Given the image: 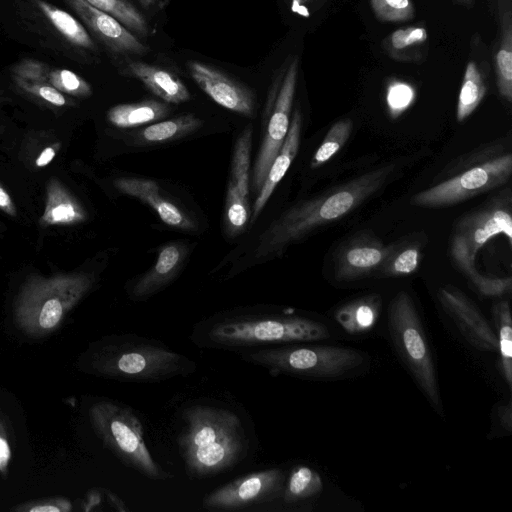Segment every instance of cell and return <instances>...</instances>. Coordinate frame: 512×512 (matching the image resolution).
<instances>
[{"mask_svg": "<svg viewBox=\"0 0 512 512\" xmlns=\"http://www.w3.org/2000/svg\"><path fill=\"white\" fill-rule=\"evenodd\" d=\"M504 235L512 242V216L504 204H492L463 216L456 222L450 254L457 267L471 280L478 271L475 257L492 238Z\"/></svg>", "mask_w": 512, "mask_h": 512, "instance_id": "cell-11", "label": "cell"}, {"mask_svg": "<svg viewBox=\"0 0 512 512\" xmlns=\"http://www.w3.org/2000/svg\"><path fill=\"white\" fill-rule=\"evenodd\" d=\"M427 39V31L423 27L401 28L389 35L386 46L393 54L424 43Z\"/></svg>", "mask_w": 512, "mask_h": 512, "instance_id": "cell-38", "label": "cell"}, {"mask_svg": "<svg viewBox=\"0 0 512 512\" xmlns=\"http://www.w3.org/2000/svg\"><path fill=\"white\" fill-rule=\"evenodd\" d=\"M298 68L299 58L295 56L282 67L270 91L271 114L253 172V187L255 190L261 188L271 163L286 138L290 125V113L296 90Z\"/></svg>", "mask_w": 512, "mask_h": 512, "instance_id": "cell-12", "label": "cell"}, {"mask_svg": "<svg viewBox=\"0 0 512 512\" xmlns=\"http://www.w3.org/2000/svg\"><path fill=\"white\" fill-rule=\"evenodd\" d=\"M501 41L495 55V73L500 95L512 101V21L510 6L501 7Z\"/></svg>", "mask_w": 512, "mask_h": 512, "instance_id": "cell-27", "label": "cell"}, {"mask_svg": "<svg viewBox=\"0 0 512 512\" xmlns=\"http://www.w3.org/2000/svg\"><path fill=\"white\" fill-rule=\"evenodd\" d=\"M500 419L502 425L508 430H511L512 420H511V403H508L506 406L502 407L499 411Z\"/></svg>", "mask_w": 512, "mask_h": 512, "instance_id": "cell-45", "label": "cell"}, {"mask_svg": "<svg viewBox=\"0 0 512 512\" xmlns=\"http://www.w3.org/2000/svg\"><path fill=\"white\" fill-rule=\"evenodd\" d=\"M352 122L342 119L334 123L311 159V168H318L329 161L349 139Z\"/></svg>", "mask_w": 512, "mask_h": 512, "instance_id": "cell-34", "label": "cell"}, {"mask_svg": "<svg viewBox=\"0 0 512 512\" xmlns=\"http://www.w3.org/2000/svg\"><path fill=\"white\" fill-rule=\"evenodd\" d=\"M11 79L17 91L39 104L53 108H64L75 104V98L63 94L47 83L26 80L12 75Z\"/></svg>", "mask_w": 512, "mask_h": 512, "instance_id": "cell-33", "label": "cell"}, {"mask_svg": "<svg viewBox=\"0 0 512 512\" xmlns=\"http://www.w3.org/2000/svg\"><path fill=\"white\" fill-rule=\"evenodd\" d=\"M250 364L266 369L271 375L300 378H336L359 367L364 357L356 349L317 345L313 342L280 344L237 351Z\"/></svg>", "mask_w": 512, "mask_h": 512, "instance_id": "cell-6", "label": "cell"}, {"mask_svg": "<svg viewBox=\"0 0 512 512\" xmlns=\"http://www.w3.org/2000/svg\"><path fill=\"white\" fill-rule=\"evenodd\" d=\"M511 173L510 153L494 157L414 194L411 204L424 208L456 205L503 185Z\"/></svg>", "mask_w": 512, "mask_h": 512, "instance_id": "cell-10", "label": "cell"}, {"mask_svg": "<svg viewBox=\"0 0 512 512\" xmlns=\"http://www.w3.org/2000/svg\"><path fill=\"white\" fill-rule=\"evenodd\" d=\"M438 299L466 340L482 351L498 349V339L477 306L458 288L446 285L439 289Z\"/></svg>", "mask_w": 512, "mask_h": 512, "instance_id": "cell-17", "label": "cell"}, {"mask_svg": "<svg viewBox=\"0 0 512 512\" xmlns=\"http://www.w3.org/2000/svg\"><path fill=\"white\" fill-rule=\"evenodd\" d=\"M141 5L145 8H149L153 5H155L159 0H138Z\"/></svg>", "mask_w": 512, "mask_h": 512, "instance_id": "cell-46", "label": "cell"}, {"mask_svg": "<svg viewBox=\"0 0 512 512\" xmlns=\"http://www.w3.org/2000/svg\"><path fill=\"white\" fill-rule=\"evenodd\" d=\"M495 324L498 328V350L501 357V370L504 380L512 388V320L508 301H502L493 308Z\"/></svg>", "mask_w": 512, "mask_h": 512, "instance_id": "cell-31", "label": "cell"}, {"mask_svg": "<svg viewBox=\"0 0 512 512\" xmlns=\"http://www.w3.org/2000/svg\"><path fill=\"white\" fill-rule=\"evenodd\" d=\"M421 259L420 245L406 244L400 248L393 246L389 257L379 270L385 276H406L415 272Z\"/></svg>", "mask_w": 512, "mask_h": 512, "instance_id": "cell-35", "label": "cell"}, {"mask_svg": "<svg viewBox=\"0 0 512 512\" xmlns=\"http://www.w3.org/2000/svg\"><path fill=\"white\" fill-rule=\"evenodd\" d=\"M381 299L367 295L341 306L335 312L337 323L349 334L356 335L371 330L379 317Z\"/></svg>", "mask_w": 512, "mask_h": 512, "instance_id": "cell-25", "label": "cell"}, {"mask_svg": "<svg viewBox=\"0 0 512 512\" xmlns=\"http://www.w3.org/2000/svg\"><path fill=\"white\" fill-rule=\"evenodd\" d=\"M457 1L468 4V3H471L473 0H457Z\"/></svg>", "mask_w": 512, "mask_h": 512, "instance_id": "cell-47", "label": "cell"}, {"mask_svg": "<svg viewBox=\"0 0 512 512\" xmlns=\"http://www.w3.org/2000/svg\"><path fill=\"white\" fill-rule=\"evenodd\" d=\"M63 1L84 24L90 35L112 54L142 55L149 51V48L129 29L109 14L94 8L84 0Z\"/></svg>", "mask_w": 512, "mask_h": 512, "instance_id": "cell-15", "label": "cell"}, {"mask_svg": "<svg viewBox=\"0 0 512 512\" xmlns=\"http://www.w3.org/2000/svg\"><path fill=\"white\" fill-rule=\"evenodd\" d=\"M0 209L10 216H16V207L8 192L0 185Z\"/></svg>", "mask_w": 512, "mask_h": 512, "instance_id": "cell-43", "label": "cell"}, {"mask_svg": "<svg viewBox=\"0 0 512 512\" xmlns=\"http://www.w3.org/2000/svg\"><path fill=\"white\" fill-rule=\"evenodd\" d=\"M169 111L166 102L149 99L115 105L108 110L107 119L118 128H131L156 122L167 116Z\"/></svg>", "mask_w": 512, "mask_h": 512, "instance_id": "cell-26", "label": "cell"}, {"mask_svg": "<svg viewBox=\"0 0 512 512\" xmlns=\"http://www.w3.org/2000/svg\"><path fill=\"white\" fill-rule=\"evenodd\" d=\"M126 73L141 81L147 89L166 103L180 104L191 98L183 81L165 68L131 61L126 65Z\"/></svg>", "mask_w": 512, "mask_h": 512, "instance_id": "cell-24", "label": "cell"}, {"mask_svg": "<svg viewBox=\"0 0 512 512\" xmlns=\"http://www.w3.org/2000/svg\"><path fill=\"white\" fill-rule=\"evenodd\" d=\"M330 337L326 325L287 310L250 307L220 312L193 325L190 340L205 349H243Z\"/></svg>", "mask_w": 512, "mask_h": 512, "instance_id": "cell-1", "label": "cell"}, {"mask_svg": "<svg viewBox=\"0 0 512 512\" xmlns=\"http://www.w3.org/2000/svg\"><path fill=\"white\" fill-rule=\"evenodd\" d=\"M59 149V145L53 144L45 147L36 157L34 164L38 168L49 165L55 158Z\"/></svg>", "mask_w": 512, "mask_h": 512, "instance_id": "cell-41", "label": "cell"}, {"mask_svg": "<svg viewBox=\"0 0 512 512\" xmlns=\"http://www.w3.org/2000/svg\"><path fill=\"white\" fill-rule=\"evenodd\" d=\"M86 363L95 375L132 383H158L197 370L195 361L165 343L134 333L110 335L93 343Z\"/></svg>", "mask_w": 512, "mask_h": 512, "instance_id": "cell-4", "label": "cell"}, {"mask_svg": "<svg viewBox=\"0 0 512 512\" xmlns=\"http://www.w3.org/2000/svg\"><path fill=\"white\" fill-rule=\"evenodd\" d=\"M184 256L185 249L179 243L163 246L153 267L130 286V299L144 301L162 290L180 271Z\"/></svg>", "mask_w": 512, "mask_h": 512, "instance_id": "cell-21", "label": "cell"}, {"mask_svg": "<svg viewBox=\"0 0 512 512\" xmlns=\"http://www.w3.org/2000/svg\"><path fill=\"white\" fill-rule=\"evenodd\" d=\"M301 126L302 116L300 110L297 108L290 120L286 138L278 154L272 161L265 181L259 189V193L252 207L251 221L257 219L276 186L282 180L296 157L300 144Z\"/></svg>", "mask_w": 512, "mask_h": 512, "instance_id": "cell-22", "label": "cell"}, {"mask_svg": "<svg viewBox=\"0 0 512 512\" xmlns=\"http://www.w3.org/2000/svg\"><path fill=\"white\" fill-rule=\"evenodd\" d=\"M309 0H291L290 9L293 13L300 15L302 17H309L310 13L306 7V3Z\"/></svg>", "mask_w": 512, "mask_h": 512, "instance_id": "cell-44", "label": "cell"}, {"mask_svg": "<svg viewBox=\"0 0 512 512\" xmlns=\"http://www.w3.org/2000/svg\"><path fill=\"white\" fill-rule=\"evenodd\" d=\"M286 473L279 468L252 472L236 478L203 497L208 511H241L279 501Z\"/></svg>", "mask_w": 512, "mask_h": 512, "instance_id": "cell-13", "label": "cell"}, {"mask_svg": "<svg viewBox=\"0 0 512 512\" xmlns=\"http://www.w3.org/2000/svg\"><path fill=\"white\" fill-rule=\"evenodd\" d=\"M182 419L177 442L190 477L224 473L247 456L249 441L241 420L232 411L196 404L184 410Z\"/></svg>", "mask_w": 512, "mask_h": 512, "instance_id": "cell-2", "label": "cell"}, {"mask_svg": "<svg viewBox=\"0 0 512 512\" xmlns=\"http://www.w3.org/2000/svg\"><path fill=\"white\" fill-rule=\"evenodd\" d=\"M44 204L39 219L43 228L76 225L87 219L86 210L80 201L58 178L49 179Z\"/></svg>", "mask_w": 512, "mask_h": 512, "instance_id": "cell-23", "label": "cell"}, {"mask_svg": "<svg viewBox=\"0 0 512 512\" xmlns=\"http://www.w3.org/2000/svg\"><path fill=\"white\" fill-rule=\"evenodd\" d=\"M323 481L319 473L306 465H298L286 476L279 499L285 505H295L319 495Z\"/></svg>", "mask_w": 512, "mask_h": 512, "instance_id": "cell-28", "label": "cell"}, {"mask_svg": "<svg viewBox=\"0 0 512 512\" xmlns=\"http://www.w3.org/2000/svg\"><path fill=\"white\" fill-rule=\"evenodd\" d=\"M394 345L432 408L443 415L436 371L425 332L410 295L400 291L388 308Z\"/></svg>", "mask_w": 512, "mask_h": 512, "instance_id": "cell-9", "label": "cell"}, {"mask_svg": "<svg viewBox=\"0 0 512 512\" xmlns=\"http://www.w3.org/2000/svg\"><path fill=\"white\" fill-rule=\"evenodd\" d=\"M187 68L194 82L217 104L244 116L254 115L255 97L247 86L206 63L189 61Z\"/></svg>", "mask_w": 512, "mask_h": 512, "instance_id": "cell-16", "label": "cell"}, {"mask_svg": "<svg viewBox=\"0 0 512 512\" xmlns=\"http://www.w3.org/2000/svg\"><path fill=\"white\" fill-rule=\"evenodd\" d=\"M202 125L193 114H184L172 119L153 123L141 131V137L148 143H163L183 137Z\"/></svg>", "mask_w": 512, "mask_h": 512, "instance_id": "cell-30", "label": "cell"}, {"mask_svg": "<svg viewBox=\"0 0 512 512\" xmlns=\"http://www.w3.org/2000/svg\"><path fill=\"white\" fill-rule=\"evenodd\" d=\"M375 16L385 22L407 21L414 16L411 0H370Z\"/></svg>", "mask_w": 512, "mask_h": 512, "instance_id": "cell-37", "label": "cell"}, {"mask_svg": "<svg viewBox=\"0 0 512 512\" xmlns=\"http://www.w3.org/2000/svg\"><path fill=\"white\" fill-rule=\"evenodd\" d=\"M477 291L486 297H499L511 291V277H489L478 273L470 280Z\"/></svg>", "mask_w": 512, "mask_h": 512, "instance_id": "cell-39", "label": "cell"}, {"mask_svg": "<svg viewBox=\"0 0 512 512\" xmlns=\"http://www.w3.org/2000/svg\"><path fill=\"white\" fill-rule=\"evenodd\" d=\"M122 193L135 197L149 205L167 225L182 229H194L195 224L183 210L165 198L157 183L143 178H119L114 182Z\"/></svg>", "mask_w": 512, "mask_h": 512, "instance_id": "cell-20", "label": "cell"}, {"mask_svg": "<svg viewBox=\"0 0 512 512\" xmlns=\"http://www.w3.org/2000/svg\"><path fill=\"white\" fill-rule=\"evenodd\" d=\"M393 170L392 164L381 166L291 207L260 235L255 257L276 254L313 230L343 218L381 189Z\"/></svg>", "mask_w": 512, "mask_h": 512, "instance_id": "cell-3", "label": "cell"}, {"mask_svg": "<svg viewBox=\"0 0 512 512\" xmlns=\"http://www.w3.org/2000/svg\"><path fill=\"white\" fill-rule=\"evenodd\" d=\"M415 88L404 81L392 80L386 90V104L392 118L399 117L415 101Z\"/></svg>", "mask_w": 512, "mask_h": 512, "instance_id": "cell-36", "label": "cell"}, {"mask_svg": "<svg viewBox=\"0 0 512 512\" xmlns=\"http://www.w3.org/2000/svg\"><path fill=\"white\" fill-rule=\"evenodd\" d=\"M94 8L117 19L131 32L146 37L149 25L141 12L128 0H84Z\"/></svg>", "mask_w": 512, "mask_h": 512, "instance_id": "cell-32", "label": "cell"}, {"mask_svg": "<svg viewBox=\"0 0 512 512\" xmlns=\"http://www.w3.org/2000/svg\"><path fill=\"white\" fill-rule=\"evenodd\" d=\"M10 74L26 80L44 82L72 98H88L92 95V86L82 76L72 70L59 68L30 57L14 63Z\"/></svg>", "mask_w": 512, "mask_h": 512, "instance_id": "cell-19", "label": "cell"}, {"mask_svg": "<svg viewBox=\"0 0 512 512\" xmlns=\"http://www.w3.org/2000/svg\"><path fill=\"white\" fill-rule=\"evenodd\" d=\"M89 419L103 445L125 466L153 481L174 478L151 455L144 440L142 424L130 407L101 399L91 405Z\"/></svg>", "mask_w": 512, "mask_h": 512, "instance_id": "cell-7", "label": "cell"}, {"mask_svg": "<svg viewBox=\"0 0 512 512\" xmlns=\"http://www.w3.org/2000/svg\"><path fill=\"white\" fill-rule=\"evenodd\" d=\"M485 93L486 86L483 77L476 63L469 61L465 69L456 107L458 122L464 121L475 111Z\"/></svg>", "mask_w": 512, "mask_h": 512, "instance_id": "cell-29", "label": "cell"}, {"mask_svg": "<svg viewBox=\"0 0 512 512\" xmlns=\"http://www.w3.org/2000/svg\"><path fill=\"white\" fill-rule=\"evenodd\" d=\"M253 128L247 126L234 147L225 202V227L230 237L243 232L249 221V180Z\"/></svg>", "mask_w": 512, "mask_h": 512, "instance_id": "cell-14", "label": "cell"}, {"mask_svg": "<svg viewBox=\"0 0 512 512\" xmlns=\"http://www.w3.org/2000/svg\"><path fill=\"white\" fill-rule=\"evenodd\" d=\"M71 509V502L63 497L29 501L13 508V510L18 512H69Z\"/></svg>", "mask_w": 512, "mask_h": 512, "instance_id": "cell-40", "label": "cell"}, {"mask_svg": "<svg viewBox=\"0 0 512 512\" xmlns=\"http://www.w3.org/2000/svg\"><path fill=\"white\" fill-rule=\"evenodd\" d=\"M15 3L18 19L43 47L81 64L97 60L98 46L77 17L47 0Z\"/></svg>", "mask_w": 512, "mask_h": 512, "instance_id": "cell-8", "label": "cell"}, {"mask_svg": "<svg viewBox=\"0 0 512 512\" xmlns=\"http://www.w3.org/2000/svg\"><path fill=\"white\" fill-rule=\"evenodd\" d=\"M11 459V450L6 437L0 432V472L6 474Z\"/></svg>", "mask_w": 512, "mask_h": 512, "instance_id": "cell-42", "label": "cell"}, {"mask_svg": "<svg viewBox=\"0 0 512 512\" xmlns=\"http://www.w3.org/2000/svg\"><path fill=\"white\" fill-rule=\"evenodd\" d=\"M392 250L393 246H386L369 234L355 236L336 252L335 278L351 281L380 270Z\"/></svg>", "mask_w": 512, "mask_h": 512, "instance_id": "cell-18", "label": "cell"}, {"mask_svg": "<svg viewBox=\"0 0 512 512\" xmlns=\"http://www.w3.org/2000/svg\"><path fill=\"white\" fill-rule=\"evenodd\" d=\"M94 282V276L84 272L30 275L15 299L13 317L16 325L33 337L53 332L91 290Z\"/></svg>", "mask_w": 512, "mask_h": 512, "instance_id": "cell-5", "label": "cell"}]
</instances>
